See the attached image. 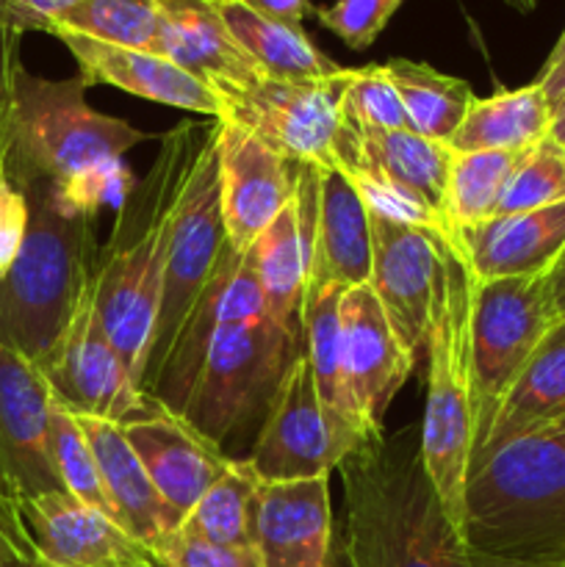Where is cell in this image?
<instances>
[{"label":"cell","instance_id":"d4e9b609","mask_svg":"<svg viewBox=\"0 0 565 567\" xmlns=\"http://www.w3.org/2000/svg\"><path fill=\"white\" fill-rule=\"evenodd\" d=\"M336 164L369 172L419 194L443 214L452 147L413 131H363L343 122L336 144Z\"/></svg>","mask_w":565,"mask_h":567},{"label":"cell","instance_id":"60d3db41","mask_svg":"<svg viewBox=\"0 0 565 567\" xmlns=\"http://www.w3.org/2000/svg\"><path fill=\"white\" fill-rule=\"evenodd\" d=\"M0 567H44L14 502L0 493Z\"/></svg>","mask_w":565,"mask_h":567},{"label":"cell","instance_id":"7bdbcfd3","mask_svg":"<svg viewBox=\"0 0 565 567\" xmlns=\"http://www.w3.org/2000/svg\"><path fill=\"white\" fill-rule=\"evenodd\" d=\"M75 3L78 0H6L3 20L20 33H50L55 20H59L61 14H66Z\"/></svg>","mask_w":565,"mask_h":567},{"label":"cell","instance_id":"8fae6325","mask_svg":"<svg viewBox=\"0 0 565 567\" xmlns=\"http://www.w3.org/2000/svg\"><path fill=\"white\" fill-rule=\"evenodd\" d=\"M227 249L225 221H222V197H219V131L210 138L208 147L199 155L192 177L183 192L181 208H177L175 227H172L170 258L164 271V293H161L158 321H155L153 347H150L147 369H144L142 391L150 377L164 363L172 341L181 332L188 310L205 291L214 277L222 255Z\"/></svg>","mask_w":565,"mask_h":567},{"label":"cell","instance_id":"4316f807","mask_svg":"<svg viewBox=\"0 0 565 567\" xmlns=\"http://www.w3.org/2000/svg\"><path fill=\"white\" fill-rule=\"evenodd\" d=\"M554 105L535 81L474 97L463 122L449 138L454 153H526L552 133Z\"/></svg>","mask_w":565,"mask_h":567},{"label":"cell","instance_id":"52a82bcc","mask_svg":"<svg viewBox=\"0 0 565 567\" xmlns=\"http://www.w3.org/2000/svg\"><path fill=\"white\" fill-rule=\"evenodd\" d=\"M28 227L0 277V343L42 369L97 271L94 216H66L37 192L22 194Z\"/></svg>","mask_w":565,"mask_h":567},{"label":"cell","instance_id":"7402d4cb","mask_svg":"<svg viewBox=\"0 0 565 567\" xmlns=\"http://www.w3.org/2000/svg\"><path fill=\"white\" fill-rule=\"evenodd\" d=\"M310 282L338 288L371 282L369 208L338 164L316 166Z\"/></svg>","mask_w":565,"mask_h":567},{"label":"cell","instance_id":"7c38bea8","mask_svg":"<svg viewBox=\"0 0 565 567\" xmlns=\"http://www.w3.org/2000/svg\"><path fill=\"white\" fill-rule=\"evenodd\" d=\"M39 371L48 380L55 402L75 415L131 424L158 408L144 399L116 354L114 343L105 336L97 316V271L70 327Z\"/></svg>","mask_w":565,"mask_h":567},{"label":"cell","instance_id":"ffe728a7","mask_svg":"<svg viewBox=\"0 0 565 567\" xmlns=\"http://www.w3.org/2000/svg\"><path fill=\"white\" fill-rule=\"evenodd\" d=\"M294 199L275 216L269 227L249 247L271 319L291 336L302 338V302L310 269V236H314L316 166H294Z\"/></svg>","mask_w":565,"mask_h":567},{"label":"cell","instance_id":"5b68a950","mask_svg":"<svg viewBox=\"0 0 565 567\" xmlns=\"http://www.w3.org/2000/svg\"><path fill=\"white\" fill-rule=\"evenodd\" d=\"M463 537L474 557L557 565L565 557V437L532 432L469 468Z\"/></svg>","mask_w":565,"mask_h":567},{"label":"cell","instance_id":"836d02e7","mask_svg":"<svg viewBox=\"0 0 565 567\" xmlns=\"http://www.w3.org/2000/svg\"><path fill=\"white\" fill-rule=\"evenodd\" d=\"M158 0H78L66 14L55 20V33H78L120 48L150 50L158 42Z\"/></svg>","mask_w":565,"mask_h":567},{"label":"cell","instance_id":"603a6c76","mask_svg":"<svg viewBox=\"0 0 565 567\" xmlns=\"http://www.w3.org/2000/svg\"><path fill=\"white\" fill-rule=\"evenodd\" d=\"M452 236L476 280L548 275L565 249V203L493 216Z\"/></svg>","mask_w":565,"mask_h":567},{"label":"cell","instance_id":"44dd1931","mask_svg":"<svg viewBox=\"0 0 565 567\" xmlns=\"http://www.w3.org/2000/svg\"><path fill=\"white\" fill-rule=\"evenodd\" d=\"M55 39L78 61V75L83 78L86 86L105 83V86L122 89V92L150 100V103L219 120V100H216L214 89L194 78L192 72L172 64L164 55L105 44L97 39L78 37V33H55Z\"/></svg>","mask_w":565,"mask_h":567},{"label":"cell","instance_id":"681fc988","mask_svg":"<svg viewBox=\"0 0 565 567\" xmlns=\"http://www.w3.org/2000/svg\"><path fill=\"white\" fill-rule=\"evenodd\" d=\"M504 3H507L510 9L518 11V14H530V11L537 9V3H541V0H504Z\"/></svg>","mask_w":565,"mask_h":567},{"label":"cell","instance_id":"484cf974","mask_svg":"<svg viewBox=\"0 0 565 567\" xmlns=\"http://www.w3.org/2000/svg\"><path fill=\"white\" fill-rule=\"evenodd\" d=\"M78 421L97 460L100 480H103L116 524L153 551L172 532H177V524L144 471L142 460L127 443L125 430L114 421L89 419V415H78Z\"/></svg>","mask_w":565,"mask_h":567},{"label":"cell","instance_id":"f1b7e54d","mask_svg":"<svg viewBox=\"0 0 565 567\" xmlns=\"http://www.w3.org/2000/svg\"><path fill=\"white\" fill-rule=\"evenodd\" d=\"M219 14L244 53L258 64L264 75L310 81V78H330L343 70L310 42L305 28L258 14L242 0H222Z\"/></svg>","mask_w":565,"mask_h":567},{"label":"cell","instance_id":"7dc6e473","mask_svg":"<svg viewBox=\"0 0 565 567\" xmlns=\"http://www.w3.org/2000/svg\"><path fill=\"white\" fill-rule=\"evenodd\" d=\"M552 136L557 138L559 144H565V92L563 97L554 105V122H552Z\"/></svg>","mask_w":565,"mask_h":567},{"label":"cell","instance_id":"ba28073f","mask_svg":"<svg viewBox=\"0 0 565 567\" xmlns=\"http://www.w3.org/2000/svg\"><path fill=\"white\" fill-rule=\"evenodd\" d=\"M476 280V277H474ZM548 275L476 280L471 305V385H474V452L485 446L499 408L543 338L557 327Z\"/></svg>","mask_w":565,"mask_h":567},{"label":"cell","instance_id":"4dcf8cb0","mask_svg":"<svg viewBox=\"0 0 565 567\" xmlns=\"http://www.w3.org/2000/svg\"><path fill=\"white\" fill-rule=\"evenodd\" d=\"M343 291H347V288L325 286V282H310V286H305L302 352L305 358H308L310 374H314V385H316V393H319L321 404L330 408L332 413L347 419L349 424H355L360 432H363L358 415H355L352 399H349L347 380H343V365H341Z\"/></svg>","mask_w":565,"mask_h":567},{"label":"cell","instance_id":"9a60e30c","mask_svg":"<svg viewBox=\"0 0 565 567\" xmlns=\"http://www.w3.org/2000/svg\"><path fill=\"white\" fill-rule=\"evenodd\" d=\"M48 380L0 343V493L14 504L64 491L50 457Z\"/></svg>","mask_w":565,"mask_h":567},{"label":"cell","instance_id":"e575fe53","mask_svg":"<svg viewBox=\"0 0 565 567\" xmlns=\"http://www.w3.org/2000/svg\"><path fill=\"white\" fill-rule=\"evenodd\" d=\"M50 457H53V468L59 474L61 487L70 496L114 518L103 480H100L97 460H94L92 446H89L86 435H83L81 421L64 404L55 402V399L50 404Z\"/></svg>","mask_w":565,"mask_h":567},{"label":"cell","instance_id":"11a10c76","mask_svg":"<svg viewBox=\"0 0 565 567\" xmlns=\"http://www.w3.org/2000/svg\"><path fill=\"white\" fill-rule=\"evenodd\" d=\"M9 502H11V498H9Z\"/></svg>","mask_w":565,"mask_h":567},{"label":"cell","instance_id":"9c48e42d","mask_svg":"<svg viewBox=\"0 0 565 567\" xmlns=\"http://www.w3.org/2000/svg\"><path fill=\"white\" fill-rule=\"evenodd\" d=\"M349 70L330 78L288 81L255 75L244 83L214 86L219 120L247 127L291 164H336L343 127V89Z\"/></svg>","mask_w":565,"mask_h":567},{"label":"cell","instance_id":"f35d334b","mask_svg":"<svg viewBox=\"0 0 565 567\" xmlns=\"http://www.w3.org/2000/svg\"><path fill=\"white\" fill-rule=\"evenodd\" d=\"M153 554L158 567H264L255 546H219L183 532H172Z\"/></svg>","mask_w":565,"mask_h":567},{"label":"cell","instance_id":"cb8c5ba5","mask_svg":"<svg viewBox=\"0 0 565 567\" xmlns=\"http://www.w3.org/2000/svg\"><path fill=\"white\" fill-rule=\"evenodd\" d=\"M161 28L153 53L214 86L260 75L219 14L216 0H158Z\"/></svg>","mask_w":565,"mask_h":567},{"label":"cell","instance_id":"bcb514c9","mask_svg":"<svg viewBox=\"0 0 565 567\" xmlns=\"http://www.w3.org/2000/svg\"><path fill=\"white\" fill-rule=\"evenodd\" d=\"M548 286H552V297L554 305H557L559 319L565 321V249L557 258V264L552 266V271H548Z\"/></svg>","mask_w":565,"mask_h":567},{"label":"cell","instance_id":"d6a6232c","mask_svg":"<svg viewBox=\"0 0 565 567\" xmlns=\"http://www.w3.org/2000/svg\"><path fill=\"white\" fill-rule=\"evenodd\" d=\"M524 153H454L449 166L443 219L449 233L493 219L510 175Z\"/></svg>","mask_w":565,"mask_h":567},{"label":"cell","instance_id":"6da1fadb","mask_svg":"<svg viewBox=\"0 0 565 567\" xmlns=\"http://www.w3.org/2000/svg\"><path fill=\"white\" fill-rule=\"evenodd\" d=\"M81 75L50 81L25 66L14 72L9 150L3 177L22 194L37 192L66 216H94L125 199L136 183L127 150L153 142V133L86 103Z\"/></svg>","mask_w":565,"mask_h":567},{"label":"cell","instance_id":"f546056e","mask_svg":"<svg viewBox=\"0 0 565 567\" xmlns=\"http://www.w3.org/2000/svg\"><path fill=\"white\" fill-rule=\"evenodd\" d=\"M382 66L402 100L410 131L432 138V142L449 144V138L463 122L465 111L474 103L469 81L446 75V72L413 59H391Z\"/></svg>","mask_w":565,"mask_h":567},{"label":"cell","instance_id":"2e32d148","mask_svg":"<svg viewBox=\"0 0 565 567\" xmlns=\"http://www.w3.org/2000/svg\"><path fill=\"white\" fill-rule=\"evenodd\" d=\"M294 166L247 127L219 120L222 221L236 252H247L291 203Z\"/></svg>","mask_w":565,"mask_h":567},{"label":"cell","instance_id":"83f0119b","mask_svg":"<svg viewBox=\"0 0 565 567\" xmlns=\"http://www.w3.org/2000/svg\"><path fill=\"white\" fill-rule=\"evenodd\" d=\"M565 415V321H557L552 332L543 338L537 352L521 371L513 391L499 408L496 421L491 426L485 446L476 454V460L493 446L513 441V437L532 435ZM471 463V465H474Z\"/></svg>","mask_w":565,"mask_h":567},{"label":"cell","instance_id":"f6af8a7d","mask_svg":"<svg viewBox=\"0 0 565 567\" xmlns=\"http://www.w3.org/2000/svg\"><path fill=\"white\" fill-rule=\"evenodd\" d=\"M244 6L255 9L258 14L271 17L277 22H286V25L302 28L305 17L314 11L310 0H242Z\"/></svg>","mask_w":565,"mask_h":567},{"label":"cell","instance_id":"5bb4252c","mask_svg":"<svg viewBox=\"0 0 565 567\" xmlns=\"http://www.w3.org/2000/svg\"><path fill=\"white\" fill-rule=\"evenodd\" d=\"M419 360L399 341L371 286L341 297V365L355 415L374 441L386 432V413Z\"/></svg>","mask_w":565,"mask_h":567},{"label":"cell","instance_id":"277c9868","mask_svg":"<svg viewBox=\"0 0 565 567\" xmlns=\"http://www.w3.org/2000/svg\"><path fill=\"white\" fill-rule=\"evenodd\" d=\"M299 354L302 338L271 319L247 249L230 271L222 321L183 419L225 452L255 424L260 430L282 377Z\"/></svg>","mask_w":565,"mask_h":567},{"label":"cell","instance_id":"d6986e66","mask_svg":"<svg viewBox=\"0 0 565 567\" xmlns=\"http://www.w3.org/2000/svg\"><path fill=\"white\" fill-rule=\"evenodd\" d=\"M255 551L264 567H330V476L260 482L255 498Z\"/></svg>","mask_w":565,"mask_h":567},{"label":"cell","instance_id":"ab89813d","mask_svg":"<svg viewBox=\"0 0 565 567\" xmlns=\"http://www.w3.org/2000/svg\"><path fill=\"white\" fill-rule=\"evenodd\" d=\"M28 227V203L20 188L0 177V277L14 264Z\"/></svg>","mask_w":565,"mask_h":567},{"label":"cell","instance_id":"8992f818","mask_svg":"<svg viewBox=\"0 0 565 567\" xmlns=\"http://www.w3.org/2000/svg\"><path fill=\"white\" fill-rule=\"evenodd\" d=\"M441 288L427 332V404L421 457L443 507L463 532L465 480L474 452V385H471V305L474 271L452 233L438 236Z\"/></svg>","mask_w":565,"mask_h":567},{"label":"cell","instance_id":"74e56055","mask_svg":"<svg viewBox=\"0 0 565 567\" xmlns=\"http://www.w3.org/2000/svg\"><path fill=\"white\" fill-rule=\"evenodd\" d=\"M402 3L404 0H336L316 6L314 14L319 25L336 33L347 48L369 50Z\"/></svg>","mask_w":565,"mask_h":567},{"label":"cell","instance_id":"e0dca14e","mask_svg":"<svg viewBox=\"0 0 565 567\" xmlns=\"http://www.w3.org/2000/svg\"><path fill=\"white\" fill-rule=\"evenodd\" d=\"M17 509L44 567H158L142 540L66 491L25 498Z\"/></svg>","mask_w":565,"mask_h":567},{"label":"cell","instance_id":"1f68e13d","mask_svg":"<svg viewBox=\"0 0 565 567\" xmlns=\"http://www.w3.org/2000/svg\"><path fill=\"white\" fill-rule=\"evenodd\" d=\"M260 476L247 457H230L219 480L203 493L177 532L219 546H255V498Z\"/></svg>","mask_w":565,"mask_h":567},{"label":"cell","instance_id":"4fadbf2b","mask_svg":"<svg viewBox=\"0 0 565 567\" xmlns=\"http://www.w3.org/2000/svg\"><path fill=\"white\" fill-rule=\"evenodd\" d=\"M371 291L380 299L399 341L415 360L424 354L427 332L441 288V233L382 219L369 210Z\"/></svg>","mask_w":565,"mask_h":567},{"label":"cell","instance_id":"db71d44e","mask_svg":"<svg viewBox=\"0 0 565 567\" xmlns=\"http://www.w3.org/2000/svg\"><path fill=\"white\" fill-rule=\"evenodd\" d=\"M216 3H222V0H216Z\"/></svg>","mask_w":565,"mask_h":567},{"label":"cell","instance_id":"d590c367","mask_svg":"<svg viewBox=\"0 0 565 567\" xmlns=\"http://www.w3.org/2000/svg\"><path fill=\"white\" fill-rule=\"evenodd\" d=\"M559 203H565V144L548 133L543 142L521 155L499 199L496 216L524 214Z\"/></svg>","mask_w":565,"mask_h":567},{"label":"cell","instance_id":"ac0fdd59","mask_svg":"<svg viewBox=\"0 0 565 567\" xmlns=\"http://www.w3.org/2000/svg\"><path fill=\"white\" fill-rule=\"evenodd\" d=\"M122 430L177 526L230 463V454L164 408L122 424Z\"/></svg>","mask_w":565,"mask_h":567},{"label":"cell","instance_id":"30bf717a","mask_svg":"<svg viewBox=\"0 0 565 567\" xmlns=\"http://www.w3.org/2000/svg\"><path fill=\"white\" fill-rule=\"evenodd\" d=\"M369 437L325 408L305 352L282 377L264 415L247 463L260 482H299L330 476Z\"/></svg>","mask_w":565,"mask_h":567},{"label":"cell","instance_id":"b9f144b4","mask_svg":"<svg viewBox=\"0 0 565 567\" xmlns=\"http://www.w3.org/2000/svg\"><path fill=\"white\" fill-rule=\"evenodd\" d=\"M20 39L9 22H0V177H3L6 150H9V122H11V94H14V72L20 66Z\"/></svg>","mask_w":565,"mask_h":567},{"label":"cell","instance_id":"3957f363","mask_svg":"<svg viewBox=\"0 0 565 567\" xmlns=\"http://www.w3.org/2000/svg\"><path fill=\"white\" fill-rule=\"evenodd\" d=\"M338 474L343 565L474 567L463 532L424 468L419 424L366 441L338 465Z\"/></svg>","mask_w":565,"mask_h":567},{"label":"cell","instance_id":"f907efd6","mask_svg":"<svg viewBox=\"0 0 565 567\" xmlns=\"http://www.w3.org/2000/svg\"><path fill=\"white\" fill-rule=\"evenodd\" d=\"M541 432H552V435H557V437H565V415L559 421H554L552 426H546V430H541Z\"/></svg>","mask_w":565,"mask_h":567},{"label":"cell","instance_id":"f5cc1de1","mask_svg":"<svg viewBox=\"0 0 565 567\" xmlns=\"http://www.w3.org/2000/svg\"><path fill=\"white\" fill-rule=\"evenodd\" d=\"M557 565H565V557H563V559H559V563H557Z\"/></svg>","mask_w":565,"mask_h":567},{"label":"cell","instance_id":"7a4b0ae2","mask_svg":"<svg viewBox=\"0 0 565 567\" xmlns=\"http://www.w3.org/2000/svg\"><path fill=\"white\" fill-rule=\"evenodd\" d=\"M216 131L219 120H186L158 138L153 164L120 203L109 241L97 255V316L138 391L158 321L177 208Z\"/></svg>","mask_w":565,"mask_h":567},{"label":"cell","instance_id":"8d00e7d4","mask_svg":"<svg viewBox=\"0 0 565 567\" xmlns=\"http://www.w3.org/2000/svg\"><path fill=\"white\" fill-rule=\"evenodd\" d=\"M341 111L347 125L363 131H410L402 100L382 64L349 70Z\"/></svg>","mask_w":565,"mask_h":567},{"label":"cell","instance_id":"816d5d0a","mask_svg":"<svg viewBox=\"0 0 565 567\" xmlns=\"http://www.w3.org/2000/svg\"><path fill=\"white\" fill-rule=\"evenodd\" d=\"M3 3L6 0H0V22H3Z\"/></svg>","mask_w":565,"mask_h":567},{"label":"cell","instance_id":"ee69618b","mask_svg":"<svg viewBox=\"0 0 565 567\" xmlns=\"http://www.w3.org/2000/svg\"><path fill=\"white\" fill-rule=\"evenodd\" d=\"M535 83L543 89V92H546L548 103L557 105V100L563 97V92H565V31H563V37L557 39V44H554L552 53H548L543 70L537 72Z\"/></svg>","mask_w":565,"mask_h":567},{"label":"cell","instance_id":"c3c4849f","mask_svg":"<svg viewBox=\"0 0 565 567\" xmlns=\"http://www.w3.org/2000/svg\"><path fill=\"white\" fill-rule=\"evenodd\" d=\"M474 557V554H471ZM474 567H565V565H535V563H507V559L474 557Z\"/></svg>","mask_w":565,"mask_h":567}]
</instances>
